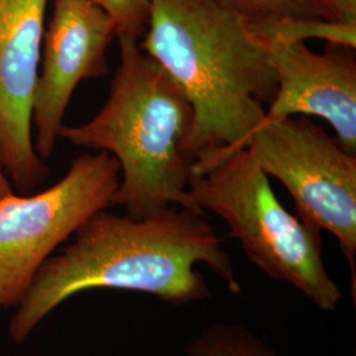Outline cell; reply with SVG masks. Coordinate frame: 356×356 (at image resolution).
Wrapping results in <instances>:
<instances>
[{
	"label": "cell",
	"mask_w": 356,
	"mask_h": 356,
	"mask_svg": "<svg viewBox=\"0 0 356 356\" xmlns=\"http://www.w3.org/2000/svg\"><path fill=\"white\" fill-rule=\"evenodd\" d=\"M197 264L214 270L232 294L242 291L229 254L204 211L169 206L132 218L106 209L40 267L16 306L8 334L15 342H24L57 306L97 288L152 294L172 305L204 301L211 291Z\"/></svg>",
	"instance_id": "1"
},
{
	"label": "cell",
	"mask_w": 356,
	"mask_h": 356,
	"mask_svg": "<svg viewBox=\"0 0 356 356\" xmlns=\"http://www.w3.org/2000/svg\"><path fill=\"white\" fill-rule=\"evenodd\" d=\"M140 48L193 110L189 152L244 147L266 119L277 79L267 42L213 0H151Z\"/></svg>",
	"instance_id": "2"
},
{
	"label": "cell",
	"mask_w": 356,
	"mask_h": 356,
	"mask_svg": "<svg viewBox=\"0 0 356 356\" xmlns=\"http://www.w3.org/2000/svg\"><path fill=\"white\" fill-rule=\"evenodd\" d=\"M119 38L120 64L101 111L79 126H64L61 138L73 145L102 151L120 166L111 206L144 218L169 206L200 210L189 194L193 159L191 103L139 38Z\"/></svg>",
	"instance_id": "3"
},
{
	"label": "cell",
	"mask_w": 356,
	"mask_h": 356,
	"mask_svg": "<svg viewBox=\"0 0 356 356\" xmlns=\"http://www.w3.org/2000/svg\"><path fill=\"white\" fill-rule=\"evenodd\" d=\"M189 194L200 210L227 223L229 236L263 273L291 284L321 310H337L343 293L325 266L321 231L281 204L248 148H219L195 157Z\"/></svg>",
	"instance_id": "4"
},
{
	"label": "cell",
	"mask_w": 356,
	"mask_h": 356,
	"mask_svg": "<svg viewBox=\"0 0 356 356\" xmlns=\"http://www.w3.org/2000/svg\"><path fill=\"white\" fill-rule=\"evenodd\" d=\"M268 177L289 191L297 216L334 235L356 293V154L307 116L264 122L245 141Z\"/></svg>",
	"instance_id": "5"
},
{
	"label": "cell",
	"mask_w": 356,
	"mask_h": 356,
	"mask_svg": "<svg viewBox=\"0 0 356 356\" xmlns=\"http://www.w3.org/2000/svg\"><path fill=\"white\" fill-rule=\"evenodd\" d=\"M120 166L108 153H83L49 189L0 201V306H17L40 267L85 222L108 209Z\"/></svg>",
	"instance_id": "6"
},
{
	"label": "cell",
	"mask_w": 356,
	"mask_h": 356,
	"mask_svg": "<svg viewBox=\"0 0 356 356\" xmlns=\"http://www.w3.org/2000/svg\"><path fill=\"white\" fill-rule=\"evenodd\" d=\"M116 38L113 19L89 0H54L44 31L32 106L35 151L48 159L56 148L67 106L83 79L108 73L107 49Z\"/></svg>",
	"instance_id": "7"
},
{
	"label": "cell",
	"mask_w": 356,
	"mask_h": 356,
	"mask_svg": "<svg viewBox=\"0 0 356 356\" xmlns=\"http://www.w3.org/2000/svg\"><path fill=\"white\" fill-rule=\"evenodd\" d=\"M48 0H0V168L26 194L48 169L32 141V106Z\"/></svg>",
	"instance_id": "8"
},
{
	"label": "cell",
	"mask_w": 356,
	"mask_h": 356,
	"mask_svg": "<svg viewBox=\"0 0 356 356\" xmlns=\"http://www.w3.org/2000/svg\"><path fill=\"white\" fill-rule=\"evenodd\" d=\"M266 42L277 91L264 122L298 115L321 118L332 127L344 149L356 154L355 47L327 42L325 51L316 53L300 40Z\"/></svg>",
	"instance_id": "9"
},
{
	"label": "cell",
	"mask_w": 356,
	"mask_h": 356,
	"mask_svg": "<svg viewBox=\"0 0 356 356\" xmlns=\"http://www.w3.org/2000/svg\"><path fill=\"white\" fill-rule=\"evenodd\" d=\"M185 356H280L259 335L239 323L216 322L194 334Z\"/></svg>",
	"instance_id": "10"
},
{
	"label": "cell",
	"mask_w": 356,
	"mask_h": 356,
	"mask_svg": "<svg viewBox=\"0 0 356 356\" xmlns=\"http://www.w3.org/2000/svg\"><path fill=\"white\" fill-rule=\"evenodd\" d=\"M239 15L259 36L289 22L323 20L313 0H213Z\"/></svg>",
	"instance_id": "11"
},
{
	"label": "cell",
	"mask_w": 356,
	"mask_h": 356,
	"mask_svg": "<svg viewBox=\"0 0 356 356\" xmlns=\"http://www.w3.org/2000/svg\"><path fill=\"white\" fill-rule=\"evenodd\" d=\"M102 8L114 22L116 36L128 35L140 40L148 26L151 0H89Z\"/></svg>",
	"instance_id": "12"
},
{
	"label": "cell",
	"mask_w": 356,
	"mask_h": 356,
	"mask_svg": "<svg viewBox=\"0 0 356 356\" xmlns=\"http://www.w3.org/2000/svg\"><path fill=\"white\" fill-rule=\"evenodd\" d=\"M323 20L356 26V0H313Z\"/></svg>",
	"instance_id": "13"
},
{
	"label": "cell",
	"mask_w": 356,
	"mask_h": 356,
	"mask_svg": "<svg viewBox=\"0 0 356 356\" xmlns=\"http://www.w3.org/2000/svg\"><path fill=\"white\" fill-rule=\"evenodd\" d=\"M11 194H13V185L8 181V178L6 177V173L0 168V201Z\"/></svg>",
	"instance_id": "14"
}]
</instances>
